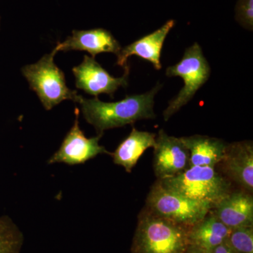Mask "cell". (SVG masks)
<instances>
[{
  "label": "cell",
  "mask_w": 253,
  "mask_h": 253,
  "mask_svg": "<svg viewBox=\"0 0 253 253\" xmlns=\"http://www.w3.org/2000/svg\"><path fill=\"white\" fill-rule=\"evenodd\" d=\"M212 253H235L234 251H231L226 244H223L218 246L217 249L214 250Z\"/></svg>",
  "instance_id": "20"
},
{
  "label": "cell",
  "mask_w": 253,
  "mask_h": 253,
  "mask_svg": "<svg viewBox=\"0 0 253 253\" xmlns=\"http://www.w3.org/2000/svg\"><path fill=\"white\" fill-rule=\"evenodd\" d=\"M224 244L235 253H253V226L231 229Z\"/></svg>",
  "instance_id": "18"
},
{
  "label": "cell",
  "mask_w": 253,
  "mask_h": 253,
  "mask_svg": "<svg viewBox=\"0 0 253 253\" xmlns=\"http://www.w3.org/2000/svg\"><path fill=\"white\" fill-rule=\"evenodd\" d=\"M57 49L44 55L38 62L23 68V76L30 86L36 91L46 110L49 111L64 100L76 102L79 97L77 91L71 90L66 85L64 73L54 61Z\"/></svg>",
  "instance_id": "5"
},
{
  "label": "cell",
  "mask_w": 253,
  "mask_h": 253,
  "mask_svg": "<svg viewBox=\"0 0 253 253\" xmlns=\"http://www.w3.org/2000/svg\"><path fill=\"white\" fill-rule=\"evenodd\" d=\"M180 139L189 150L190 167L215 168L224 157L227 145L221 139L202 135L184 136Z\"/></svg>",
  "instance_id": "15"
},
{
  "label": "cell",
  "mask_w": 253,
  "mask_h": 253,
  "mask_svg": "<svg viewBox=\"0 0 253 253\" xmlns=\"http://www.w3.org/2000/svg\"><path fill=\"white\" fill-rule=\"evenodd\" d=\"M214 168L191 166L178 175L159 181L166 189L176 194L214 206L231 191L230 181Z\"/></svg>",
  "instance_id": "3"
},
{
  "label": "cell",
  "mask_w": 253,
  "mask_h": 253,
  "mask_svg": "<svg viewBox=\"0 0 253 253\" xmlns=\"http://www.w3.org/2000/svg\"><path fill=\"white\" fill-rule=\"evenodd\" d=\"M211 73V66L201 46L196 42L186 49L179 62L167 68L168 77H180L184 84L163 112L165 121H168L193 99L197 91L209 79Z\"/></svg>",
  "instance_id": "6"
},
{
  "label": "cell",
  "mask_w": 253,
  "mask_h": 253,
  "mask_svg": "<svg viewBox=\"0 0 253 253\" xmlns=\"http://www.w3.org/2000/svg\"><path fill=\"white\" fill-rule=\"evenodd\" d=\"M58 51L79 50L86 51L95 57L100 53L109 52L119 54L121 46L109 31L103 28L89 31H73L72 36L68 37L62 43H58Z\"/></svg>",
  "instance_id": "12"
},
{
  "label": "cell",
  "mask_w": 253,
  "mask_h": 253,
  "mask_svg": "<svg viewBox=\"0 0 253 253\" xmlns=\"http://www.w3.org/2000/svg\"><path fill=\"white\" fill-rule=\"evenodd\" d=\"M231 230L210 212L204 219L189 228V246L205 253H212L225 242Z\"/></svg>",
  "instance_id": "14"
},
{
  "label": "cell",
  "mask_w": 253,
  "mask_h": 253,
  "mask_svg": "<svg viewBox=\"0 0 253 253\" xmlns=\"http://www.w3.org/2000/svg\"><path fill=\"white\" fill-rule=\"evenodd\" d=\"M24 236L7 216L0 217V253H20Z\"/></svg>",
  "instance_id": "17"
},
{
  "label": "cell",
  "mask_w": 253,
  "mask_h": 253,
  "mask_svg": "<svg viewBox=\"0 0 253 253\" xmlns=\"http://www.w3.org/2000/svg\"><path fill=\"white\" fill-rule=\"evenodd\" d=\"M74 124L65 136L59 149L48 161L49 164L65 163L68 166L84 164L99 154L111 153L99 144L102 135L86 138L79 126L80 111L75 110Z\"/></svg>",
  "instance_id": "7"
},
{
  "label": "cell",
  "mask_w": 253,
  "mask_h": 253,
  "mask_svg": "<svg viewBox=\"0 0 253 253\" xmlns=\"http://www.w3.org/2000/svg\"><path fill=\"white\" fill-rule=\"evenodd\" d=\"M154 149V169L158 180L173 177L190 168L189 151L180 138L168 135L161 129Z\"/></svg>",
  "instance_id": "8"
},
{
  "label": "cell",
  "mask_w": 253,
  "mask_h": 253,
  "mask_svg": "<svg viewBox=\"0 0 253 253\" xmlns=\"http://www.w3.org/2000/svg\"><path fill=\"white\" fill-rule=\"evenodd\" d=\"M73 72L78 89L94 95L95 97L103 93L113 97V94L120 86H127L129 67L128 65L125 67V73L122 77L114 78L96 62L94 58L84 56L83 62L73 68Z\"/></svg>",
  "instance_id": "9"
},
{
  "label": "cell",
  "mask_w": 253,
  "mask_h": 253,
  "mask_svg": "<svg viewBox=\"0 0 253 253\" xmlns=\"http://www.w3.org/2000/svg\"><path fill=\"white\" fill-rule=\"evenodd\" d=\"M156 135L149 131H139L133 128L129 136L122 141L113 153V163L122 166L126 172H131L146 150L154 148Z\"/></svg>",
  "instance_id": "16"
},
{
  "label": "cell",
  "mask_w": 253,
  "mask_h": 253,
  "mask_svg": "<svg viewBox=\"0 0 253 253\" xmlns=\"http://www.w3.org/2000/svg\"><path fill=\"white\" fill-rule=\"evenodd\" d=\"M212 209L213 214L230 229L253 226V198L247 191H231Z\"/></svg>",
  "instance_id": "13"
},
{
  "label": "cell",
  "mask_w": 253,
  "mask_h": 253,
  "mask_svg": "<svg viewBox=\"0 0 253 253\" xmlns=\"http://www.w3.org/2000/svg\"><path fill=\"white\" fill-rule=\"evenodd\" d=\"M236 20L244 28L253 31V0H239L236 3Z\"/></svg>",
  "instance_id": "19"
},
{
  "label": "cell",
  "mask_w": 253,
  "mask_h": 253,
  "mask_svg": "<svg viewBox=\"0 0 253 253\" xmlns=\"http://www.w3.org/2000/svg\"><path fill=\"white\" fill-rule=\"evenodd\" d=\"M188 226L143 211L139 216L131 253H183L189 246Z\"/></svg>",
  "instance_id": "2"
},
{
  "label": "cell",
  "mask_w": 253,
  "mask_h": 253,
  "mask_svg": "<svg viewBox=\"0 0 253 253\" xmlns=\"http://www.w3.org/2000/svg\"><path fill=\"white\" fill-rule=\"evenodd\" d=\"M213 207L211 203L188 199L166 189L157 180L148 194L144 210L153 215L191 227L204 219Z\"/></svg>",
  "instance_id": "4"
},
{
  "label": "cell",
  "mask_w": 253,
  "mask_h": 253,
  "mask_svg": "<svg viewBox=\"0 0 253 253\" xmlns=\"http://www.w3.org/2000/svg\"><path fill=\"white\" fill-rule=\"evenodd\" d=\"M224 171L232 180L247 191H253V146L251 141L233 143L226 146L222 161Z\"/></svg>",
  "instance_id": "10"
},
{
  "label": "cell",
  "mask_w": 253,
  "mask_h": 253,
  "mask_svg": "<svg viewBox=\"0 0 253 253\" xmlns=\"http://www.w3.org/2000/svg\"><path fill=\"white\" fill-rule=\"evenodd\" d=\"M174 25L175 21L169 20L159 29L121 49L117 56L118 66L126 67L129 57L136 56L152 63L155 69L161 70L162 68L161 58L163 44Z\"/></svg>",
  "instance_id": "11"
},
{
  "label": "cell",
  "mask_w": 253,
  "mask_h": 253,
  "mask_svg": "<svg viewBox=\"0 0 253 253\" xmlns=\"http://www.w3.org/2000/svg\"><path fill=\"white\" fill-rule=\"evenodd\" d=\"M158 84L154 89L142 94L126 96L116 102H103L97 97L84 99L79 96L81 111L86 122L94 126L98 135L106 129L121 127L144 119H154V97L161 89Z\"/></svg>",
  "instance_id": "1"
},
{
  "label": "cell",
  "mask_w": 253,
  "mask_h": 253,
  "mask_svg": "<svg viewBox=\"0 0 253 253\" xmlns=\"http://www.w3.org/2000/svg\"><path fill=\"white\" fill-rule=\"evenodd\" d=\"M183 253H205L204 251H201L199 249L194 247V246H189Z\"/></svg>",
  "instance_id": "21"
}]
</instances>
